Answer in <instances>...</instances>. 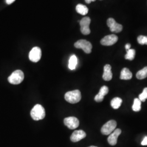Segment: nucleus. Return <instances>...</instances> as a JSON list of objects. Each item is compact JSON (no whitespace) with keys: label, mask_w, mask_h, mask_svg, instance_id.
Segmentation results:
<instances>
[{"label":"nucleus","mask_w":147,"mask_h":147,"mask_svg":"<svg viewBox=\"0 0 147 147\" xmlns=\"http://www.w3.org/2000/svg\"><path fill=\"white\" fill-rule=\"evenodd\" d=\"M32 118L34 121H39L44 118L45 117V111L42 105H35L31 111Z\"/></svg>","instance_id":"f257e3e1"},{"label":"nucleus","mask_w":147,"mask_h":147,"mask_svg":"<svg viewBox=\"0 0 147 147\" xmlns=\"http://www.w3.org/2000/svg\"><path fill=\"white\" fill-rule=\"evenodd\" d=\"M65 100L70 104H76L81 99V94L79 90L69 91L64 95Z\"/></svg>","instance_id":"f03ea898"},{"label":"nucleus","mask_w":147,"mask_h":147,"mask_svg":"<svg viewBox=\"0 0 147 147\" xmlns=\"http://www.w3.org/2000/svg\"><path fill=\"white\" fill-rule=\"evenodd\" d=\"M24 79V74L20 70H16L8 78V82L13 84H21Z\"/></svg>","instance_id":"7ed1b4c3"},{"label":"nucleus","mask_w":147,"mask_h":147,"mask_svg":"<svg viewBox=\"0 0 147 147\" xmlns=\"http://www.w3.org/2000/svg\"><path fill=\"white\" fill-rule=\"evenodd\" d=\"M117 122L115 120H111L102 126L101 129V133L104 135H109L116 129Z\"/></svg>","instance_id":"20e7f679"},{"label":"nucleus","mask_w":147,"mask_h":147,"mask_svg":"<svg viewBox=\"0 0 147 147\" xmlns=\"http://www.w3.org/2000/svg\"><path fill=\"white\" fill-rule=\"evenodd\" d=\"M74 46L77 49H82L84 51V53H90L92 52V45L90 42L86 40H79L74 44Z\"/></svg>","instance_id":"39448f33"},{"label":"nucleus","mask_w":147,"mask_h":147,"mask_svg":"<svg viewBox=\"0 0 147 147\" xmlns=\"http://www.w3.org/2000/svg\"><path fill=\"white\" fill-rule=\"evenodd\" d=\"M91 20L89 17H84L80 21V25L81 27V32L84 35H88L90 33V30L89 28V25Z\"/></svg>","instance_id":"423d86ee"},{"label":"nucleus","mask_w":147,"mask_h":147,"mask_svg":"<svg viewBox=\"0 0 147 147\" xmlns=\"http://www.w3.org/2000/svg\"><path fill=\"white\" fill-rule=\"evenodd\" d=\"M42 57V51L39 47H34L30 52L29 59L33 62H38Z\"/></svg>","instance_id":"0eeeda50"},{"label":"nucleus","mask_w":147,"mask_h":147,"mask_svg":"<svg viewBox=\"0 0 147 147\" xmlns=\"http://www.w3.org/2000/svg\"><path fill=\"white\" fill-rule=\"evenodd\" d=\"M64 124L70 129H75L79 126V119L74 117H69L64 119Z\"/></svg>","instance_id":"6e6552de"},{"label":"nucleus","mask_w":147,"mask_h":147,"mask_svg":"<svg viewBox=\"0 0 147 147\" xmlns=\"http://www.w3.org/2000/svg\"><path fill=\"white\" fill-rule=\"evenodd\" d=\"M107 25L110 28L111 31L112 32L119 33L123 30L122 25L116 22L115 20L113 18H109L107 20Z\"/></svg>","instance_id":"1a4fd4ad"},{"label":"nucleus","mask_w":147,"mask_h":147,"mask_svg":"<svg viewBox=\"0 0 147 147\" xmlns=\"http://www.w3.org/2000/svg\"><path fill=\"white\" fill-rule=\"evenodd\" d=\"M118 39V38L115 34H110L103 38L101 40L100 43L104 46H111L116 43Z\"/></svg>","instance_id":"9d476101"},{"label":"nucleus","mask_w":147,"mask_h":147,"mask_svg":"<svg viewBox=\"0 0 147 147\" xmlns=\"http://www.w3.org/2000/svg\"><path fill=\"white\" fill-rule=\"evenodd\" d=\"M121 133V130L120 129H115L112 132L107 138L109 143L111 146H115L117 143L118 137Z\"/></svg>","instance_id":"9b49d317"},{"label":"nucleus","mask_w":147,"mask_h":147,"mask_svg":"<svg viewBox=\"0 0 147 147\" xmlns=\"http://www.w3.org/2000/svg\"><path fill=\"white\" fill-rule=\"evenodd\" d=\"M86 137V132L80 130H76L74 131L73 133L70 136V140L73 142H79L80 140Z\"/></svg>","instance_id":"f8f14e48"},{"label":"nucleus","mask_w":147,"mask_h":147,"mask_svg":"<svg viewBox=\"0 0 147 147\" xmlns=\"http://www.w3.org/2000/svg\"><path fill=\"white\" fill-rule=\"evenodd\" d=\"M109 93V88L106 86H104L101 88L99 93L95 96L94 100L95 101L98 102H101L104 99V96L106 95L107 94Z\"/></svg>","instance_id":"ddd939ff"},{"label":"nucleus","mask_w":147,"mask_h":147,"mask_svg":"<svg viewBox=\"0 0 147 147\" xmlns=\"http://www.w3.org/2000/svg\"><path fill=\"white\" fill-rule=\"evenodd\" d=\"M112 73L111 71V66L110 64L105 65L104 68V74L102 75V78L106 81H110L112 79Z\"/></svg>","instance_id":"4468645a"},{"label":"nucleus","mask_w":147,"mask_h":147,"mask_svg":"<svg viewBox=\"0 0 147 147\" xmlns=\"http://www.w3.org/2000/svg\"><path fill=\"white\" fill-rule=\"evenodd\" d=\"M132 77V74L128 68H124L123 69L121 73L120 79L121 80H128L131 79Z\"/></svg>","instance_id":"2eb2a0df"},{"label":"nucleus","mask_w":147,"mask_h":147,"mask_svg":"<svg viewBox=\"0 0 147 147\" xmlns=\"http://www.w3.org/2000/svg\"><path fill=\"white\" fill-rule=\"evenodd\" d=\"M78 64V58L77 57L73 55H72L69 61V68L70 70H74L76 68V65Z\"/></svg>","instance_id":"dca6fc26"},{"label":"nucleus","mask_w":147,"mask_h":147,"mask_svg":"<svg viewBox=\"0 0 147 147\" xmlns=\"http://www.w3.org/2000/svg\"><path fill=\"white\" fill-rule=\"evenodd\" d=\"M121 104H122V99L119 97H116L113 98L111 101V105L112 107L115 110L119 109Z\"/></svg>","instance_id":"f3484780"},{"label":"nucleus","mask_w":147,"mask_h":147,"mask_svg":"<svg viewBox=\"0 0 147 147\" xmlns=\"http://www.w3.org/2000/svg\"><path fill=\"white\" fill-rule=\"evenodd\" d=\"M76 11H77V12L79 14L82 16H85L88 13V9L86 5L79 4L76 7Z\"/></svg>","instance_id":"a211bd4d"},{"label":"nucleus","mask_w":147,"mask_h":147,"mask_svg":"<svg viewBox=\"0 0 147 147\" xmlns=\"http://www.w3.org/2000/svg\"><path fill=\"white\" fill-rule=\"evenodd\" d=\"M132 110L135 112H139L141 109V101L138 98H135L134 101V104L132 105Z\"/></svg>","instance_id":"6ab92c4d"},{"label":"nucleus","mask_w":147,"mask_h":147,"mask_svg":"<svg viewBox=\"0 0 147 147\" xmlns=\"http://www.w3.org/2000/svg\"><path fill=\"white\" fill-rule=\"evenodd\" d=\"M147 77V66L138 71L136 74V78L140 80H143Z\"/></svg>","instance_id":"aec40b11"},{"label":"nucleus","mask_w":147,"mask_h":147,"mask_svg":"<svg viewBox=\"0 0 147 147\" xmlns=\"http://www.w3.org/2000/svg\"><path fill=\"white\" fill-rule=\"evenodd\" d=\"M135 53H136L135 50L134 49H129V50L127 51L126 55L125 56V58L126 59L132 61L135 58Z\"/></svg>","instance_id":"412c9836"},{"label":"nucleus","mask_w":147,"mask_h":147,"mask_svg":"<svg viewBox=\"0 0 147 147\" xmlns=\"http://www.w3.org/2000/svg\"><path fill=\"white\" fill-rule=\"evenodd\" d=\"M138 99L141 101V102H144L147 99V87L144 88L143 91L141 94L139 95Z\"/></svg>","instance_id":"4be33fe9"},{"label":"nucleus","mask_w":147,"mask_h":147,"mask_svg":"<svg viewBox=\"0 0 147 147\" xmlns=\"http://www.w3.org/2000/svg\"><path fill=\"white\" fill-rule=\"evenodd\" d=\"M137 42L141 45H147V36H140L137 38Z\"/></svg>","instance_id":"5701e85b"},{"label":"nucleus","mask_w":147,"mask_h":147,"mask_svg":"<svg viewBox=\"0 0 147 147\" xmlns=\"http://www.w3.org/2000/svg\"><path fill=\"white\" fill-rule=\"evenodd\" d=\"M141 144H142V146H147V136H146L144 138L143 141H142V143H141Z\"/></svg>","instance_id":"b1692460"},{"label":"nucleus","mask_w":147,"mask_h":147,"mask_svg":"<svg viewBox=\"0 0 147 147\" xmlns=\"http://www.w3.org/2000/svg\"><path fill=\"white\" fill-rule=\"evenodd\" d=\"M16 0H6V3L8 5H11L12 3H13Z\"/></svg>","instance_id":"393cba45"},{"label":"nucleus","mask_w":147,"mask_h":147,"mask_svg":"<svg viewBox=\"0 0 147 147\" xmlns=\"http://www.w3.org/2000/svg\"><path fill=\"white\" fill-rule=\"evenodd\" d=\"M130 47H131L130 44H126V45H125V49H126V51L130 49Z\"/></svg>","instance_id":"a878e982"},{"label":"nucleus","mask_w":147,"mask_h":147,"mask_svg":"<svg viewBox=\"0 0 147 147\" xmlns=\"http://www.w3.org/2000/svg\"><path fill=\"white\" fill-rule=\"evenodd\" d=\"M96 0H85V2L87 3H90L92 2H94Z\"/></svg>","instance_id":"bb28decb"},{"label":"nucleus","mask_w":147,"mask_h":147,"mask_svg":"<svg viewBox=\"0 0 147 147\" xmlns=\"http://www.w3.org/2000/svg\"><path fill=\"white\" fill-rule=\"evenodd\" d=\"M95 147V146H90V147Z\"/></svg>","instance_id":"cd10ccee"}]
</instances>
